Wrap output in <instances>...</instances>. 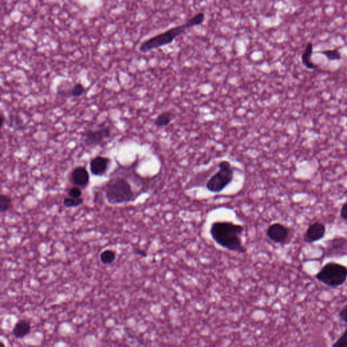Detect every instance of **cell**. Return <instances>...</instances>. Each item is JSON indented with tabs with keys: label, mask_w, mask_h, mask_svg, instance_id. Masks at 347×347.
<instances>
[{
	"label": "cell",
	"mask_w": 347,
	"mask_h": 347,
	"mask_svg": "<svg viewBox=\"0 0 347 347\" xmlns=\"http://www.w3.org/2000/svg\"><path fill=\"white\" fill-rule=\"evenodd\" d=\"M11 204H12V199L9 196L5 194H1L0 195V211L1 213H4L10 210Z\"/></svg>",
	"instance_id": "17"
},
{
	"label": "cell",
	"mask_w": 347,
	"mask_h": 347,
	"mask_svg": "<svg viewBox=\"0 0 347 347\" xmlns=\"http://www.w3.org/2000/svg\"><path fill=\"white\" fill-rule=\"evenodd\" d=\"M68 195L70 197H74V198H79L82 195V189L79 186H74V187L70 188L68 192Z\"/></svg>",
	"instance_id": "20"
},
{
	"label": "cell",
	"mask_w": 347,
	"mask_h": 347,
	"mask_svg": "<svg viewBox=\"0 0 347 347\" xmlns=\"http://www.w3.org/2000/svg\"><path fill=\"white\" fill-rule=\"evenodd\" d=\"M86 87L81 83L76 84L71 90V96L74 98H78L83 95L85 92Z\"/></svg>",
	"instance_id": "19"
},
{
	"label": "cell",
	"mask_w": 347,
	"mask_h": 347,
	"mask_svg": "<svg viewBox=\"0 0 347 347\" xmlns=\"http://www.w3.org/2000/svg\"><path fill=\"white\" fill-rule=\"evenodd\" d=\"M134 253L137 254V255L141 256L142 257H147V253L143 250L141 249H134Z\"/></svg>",
	"instance_id": "23"
},
{
	"label": "cell",
	"mask_w": 347,
	"mask_h": 347,
	"mask_svg": "<svg viewBox=\"0 0 347 347\" xmlns=\"http://www.w3.org/2000/svg\"><path fill=\"white\" fill-rule=\"evenodd\" d=\"M244 231V226L229 221L214 222L210 229L211 236L216 244L229 251L240 254L247 252L240 238Z\"/></svg>",
	"instance_id": "1"
},
{
	"label": "cell",
	"mask_w": 347,
	"mask_h": 347,
	"mask_svg": "<svg viewBox=\"0 0 347 347\" xmlns=\"http://www.w3.org/2000/svg\"><path fill=\"white\" fill-rule=\"evenodd\" d=\"M0 122H1V128H2L3 126V124H4V115H3V113H1V116H0Z\"/></svg>",
	"instance_id": "24"
},
{
	"label": "cell",
	"mask_w": 347,
	"mask_h": 347,
	"mask_svg": "<svg viewBox=\"0 0 347 347\" xmlns=\"http://www.w3.org/2000/svg\"><path fill=\"white\" fill-rule=\"evenodd\" d=\"M339 316L341 320L347 324V305L345 306L341 309L339 313ZM334 347H347V329L339 339L337 342L333 345Z\"/></svg>",
	"instance_id": "14"
},
{
	"label": "cell",
	"mask_w": 347,
	"mask_h": 347,
	"mask_svg": "<svg viewBox=\"0 0 347 347\" xmlns=\"http://www.w3.org/2000/svg\"><path fill=\"white\" fill-rule=\"evenodd\" d=\"M115 259H116V254L111 250H107V251L102 252L100 256V261L104 264H111L114 262Z\"/></svg>",
	"instance_id": "15"
},
{
	"label": "cell",
	"mask_w": 347,
	"mask_h": 347,
	"mask_svg": "<svg viewBox=\"0 0 347 347\" xmlns=\"http://www.w3.org/2000/svg\"><path fill=\"white\" fill-rule=\"evenodd\" d=\"M315 277L328 286L337 288L347 281V267L339 263L328 262L323 266Z\"/></svg>",
	"instance_id": "4"
},
{
	"label": "cell",
	"mask_w": 347,
	"mask_h": 347,
	"mask_svg": "<svg viewBox=\"0 0 347 347\" xmlns=\"http://www.w3.org/2000/svg\"><path fill=\"white\" fill-rule=\"evenodd\" d=\"M111 128L103 125L96 129L87 130L84 134V141L87 146H94L101 144L102 142L111 137Z\"/></svg>",
	"instance_id": "6"
},
{
	"label": "cell",
	"mask_w": 347,
	"mask_h": 347,
	"mask_svg": "<svg viewBox=\"0 0 347 347\" xmlns=\"http://www.w3.org/2000/svg\"><path fill=\"white\" fill-rule=\"evenodd\" d=\"M31 332V325L29 322L26 320L18 321L15 324L12 330V335L16 339H23Z\"/></svg>",
	"instance_id": "11"
},
{
	"label": "cell",
	"mask_w": 347,
	"mask_h": 347,
	"mask_svg": "<svg viewBox=\"0 0 347 347\" xmlns=\"http://www.w3.org/2000/svg\"><path fill=\"white\" fill-rule=\"evenodd\" d=\"M341 216L347 221V202L344 203L341 210Z\"/></svg>",
	"instance_id": "22"
},
{
	"label": "cell",
	"mask_w": 347,
	"mask_h": 347,
	"mask_svg": "<svg viewBox=\"0 0 347 347\" xmlns=\"http://www.w3.org/2000/svg\"><path fill=\"white\" fill-rule=\"evenodd\" d=\"M10 122L12 128H16V129H17V128H21L22 124H23L22 120L18 117H13Z\"/></svg>",
	"instance_id": "21"
},
{
	"label": "cell",
	"mask_w": 347,
	"mask_h": 347,
	"mask_svg": "<svg viewBox=\"0 0 347 347\" xmlns=\"http://www.w3.org/2000/svg\"><path fill=\"white\" fill-rule=\"evenodd\" d=\"M321 53L326 56L330 61H339L342 59V56L338 49L327 50L322 51Z\"/></svg>",
	"instance_id": "18"
},
{
	"label": "cell",
	"mask_w": 347,
	"mask_h": 347,
	"mask_svg": "<svg viewBox=\"0 0 347 347\" xmlns=\"http://www.w3.org/2000/svg\"><path fill=\"white\" fill-rule=\"evenodd\" d=\"M313 48V46L312 43H308L307 46H306L305 50H304L303 55H302V61H303L304 65H305L307 68L309 69V70H315V69H317L318 67V65L314 64V63L311 61Z\"/></svg>",
	"instance_id": "13"
},
{
	"label": "cell",
	"mask_w": 347,
	"mask_h": 347,
	"mask_svg": "<svg viewBox=\"0 0 347 347\" xmlns=\"http://www.w3.org/2000/svg\"><path fill=\"white\" fill-rule=\"evenodd\" d=\"M174 118V115L173 112L169 111L162 112L155 119V126L157 128H164V127L169 126Z\"/></svg>",
	"instance_id": "12"
},
{
	"label": "cell",
	"mask_w": 347,
	"mask_h": 347,
	"mask_svg": "<svg viewBox=\"0 0 347 347\" xmlns=\"http://www.w3.org/2000/svg\"><path fill=\"white\" fill-rule=\"evenodd\" d=\"M218 169L219 171L212 175L206 183L207 189L211 193H221L231 183L234 177V171L230 162L221 161L218 164Z\"/></svg>",
	"instance_id": "5"
},
{
	"label": "cell",
	"mask_w": 347,
	"mask_h": 347,
	"mask_svg": "<svg viewBox=\"0 0 347 347\" xmlns=\"http://www.w3.org/2000/svg\"><path fill=\"white\" fill-rule=\"evenodd\" d=\"M104 191L106 199L111 205L132 202L137 197L131 184L124 177L111 178L104 186Z\"/></svg>",
	"instance_id": "3"
},
{
	"label": "cell",
	"mask_w": 347,
	"mask_h": 347,
	"mask_svg": "<svg viewBox=\"0 0 347 347\" xmlns=\"http://www.w3.org/2000/svg\"><path fill=\"white\" fill-rule=\"evenodd\" d=\"M72 182L75 185L79 187H85L89 182L88 171L85 167H78L72 171L71 175Z\"/></svg>",
	"instance_id": "10"
},
{
	"label": "cell",
	"mask_w": 347,
	"mask_h": 347,
	"mask_svg": "<svg viewBox=\"0 0 347 347\" xmlns=\"http://www.w3.org/2000/svg\"><path fill=\"white\" fill-rule=\"evenodd\" d=\"M111 159L102 156L93 158L89 162V170L95 176H102L107 173L111 164Z\"/></svg>",
	"instance_id": "8"
},
{
	"label": "cell",
	"mask_w": 347,
	"mask_h": 347,
	"mask_svg": "<svg viewBox=\"0 0 347 347\" xmlns=\"http://www.w3.org/2000/svg\"><path fill=\"white\" fill-rule=\"evenodd\" d=\"M326 234V227L320 222H315L309 226L306 231L304 240L309 244L318 242L324 238Z\"/></svg>",
	"instance_id": "9"
},
{
	"label": "cell",
	"mask_w": 347,
	"mask_h": 347,
	"mask_svg": "<svg viewBox=\"0 0 347 347\" xmlns=\"http://www.w3.org/2000/svg\"><path fill=\"white\" fill-rule=\"evenodd\" d=\"M266 236L270 240L276 244L284 243L289 236V230L282 224H272L268 227Z\"/></svg>",
	"instance_id": "7"
},
{
	"label": "cell",
	"mask_w": 347,
	"mask_h": 347,
	"mask_svg": "<svg viewBox=\"0 0 347 347\" xmlns=\"http://www.w3.org/2000/svg\"><path fill=\"white\" fill-rule=\"evenodd\" d=\"M204 13H197L183 25L171 28L163 33H160L156 36L145 40L140 46L139 51L142 53H146V52L152 51L153 50L158 49V48L171 44L177 37L180 36L186 30L195 27V26L201 25L204 22Z\"/></svg>",
	"instance_id": "2"
},
{
	"label": "cell",
	"mask_w": 347,
	"mask_h": 347,
	"mask_svg": "<svg viewBox=\"0 0 347 347\" xmlns=\"http://www.w3.org/2000/svg\"><path fill=\"white\" fill-rule=\"evenodd\" d=\"M84 198L83 197H79V198H74V197H65L63 199V206L66 207V208H75V207H78L81 206L83 204Z\"/></svg>",
	"instance_id": "16"
}]
</instances>
